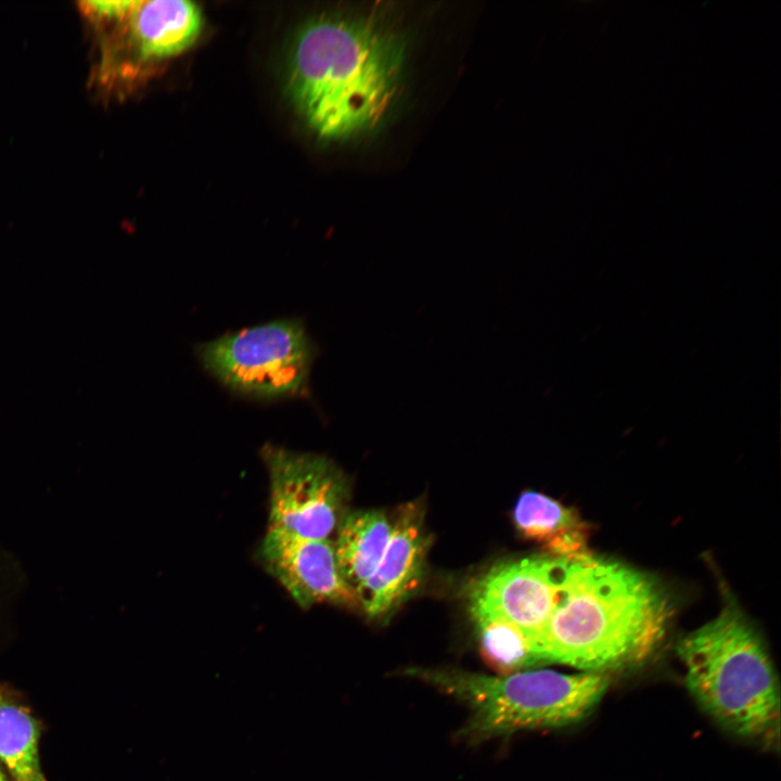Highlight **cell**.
Instances as JSON below:
<instances>
[{"mask_svg": "<svg viewBox=\"0 0 781 781\" xmlns=\"http://www.w3.org/2000/svg\"><path fill=\"white\" fill-rule=\"evenodd\" d=\"M404 55L398 35L371 18L320 15L306 22L294 38L287 93L322 139L370 131L398 97Z\"/></svg>", "mask_w": 781, "mask_h": 781, "instance_id": "cell-1", "label": "cell"}, {"mask_svg": "<svg viewBox=\"0 0 781 781\" xmlns=\"http://www.w3.org/2000/svg\"><path fill=\"white\" fill-rule=\"evenodd\" d=\"M202 27L199 8L184 0L137 1L130 15L108 30L126 36L141 61L176 55L193 44Z\"/></svg>", "mask_w": 781, "mask_h": 781, "instance_id": "cell-10", "label": "cell"}, {"mask_svg": "<svg viewBox=\"0 0 781 781\" xmlns=\"http://www.w3.org/2000/svg\"><path fill=\"white\" fill-rule=\"evenodd\" d=\"M670 607L649 575L591 553L567 559L539 635V663L607 674L640 663L662 640Z\"/></svg>", "mask_w": 781, "mask_h": 781, "instance_id": "cell-2", "label": "cell"}, {"mask_svg": "<svg viewBox=\"0 0 781 781\" xmlns=\"http://www.w3.org/2000/svg\"><path fill=\"white\" fill-rule=\"evenodd\" d=\"M430 546L423 507L417 502L402 504L377 566L356 593L368 616L383 617L417 589Z\"/></svg>", "mask_w": 781, "mask_h": 781, "instance_id": "cell-9", "label": "cell"}, {"mask_svg": "<svg viewBox=\"0 0 781 781\" xmlns=\"http://www.w3.org/2000/svg\"><path fill=\"white\" fill-rule=\"evenodd\" d=\"M566 560L545 554L494 565L470 592L475 623L507 622L524 633L534 651L553 610Z\"/></svg>", "mask_w": 781, "mask_h": 781, "instance_id": "cell-7", "label": "cell"}, {"mask_svg": "<svg viewBox=\"0 0 781 781\" xmlns=\"http://www.w3.org/2000/svg\"><path fill=\"white\" fill-rule=\"evenodd\" d=\"M390 533L392 522L382 511H354L343 517L335 554L341 575L355 593L377 566Z\"/></svg>", "mask_w": 781, "mask_h": 781, "instance_id": "cell-12", "label": "cell"}, {"mask_svg": "<svg viewBox=\"0 0 781 781\" xmlns=\"http://www.w3.org/2000/svg\"><path fill=\"white\" fill-rule=\"evenodd\" d=\"M269 527L313 540L330 539L346 515L348 485L328 458L267 444Z\"/></svg>", "mask_w": 781, "mask_h": 781, "instance_id": "cell-6", "label": "cell"}, {"mask_svg": "<svg viewBox=\"0 0 781 781\" xmlns=\"http://www.w3.org/2000/svg\"><path fill=\"white\" fill-rule=\"evenodd\" d=\"M259 555L267 572L302 609L320 603L359 606L341 575L333 540L306 539L269 527Z\"/></svg>", "mask_w": 781, "mask_h": 781, "instance_id": "cell-8", "label": "cell"}, {"mask_svg": "<svg viewBox=\"0 0 781 781\" xmlns=\"http://www.w3.org/2000/svg\"><path fill=\"white\" fill-rule=\"evenodd\" d=\"M404 675L469 708V720L459 737L470 743L577 724L593 712L610 683L607 674L550 669L488 676L457 669L408 668Z\"/></svg>", "mask_w": 781, "mask_h": 781, "instance_id": "cell-4", "label": "cell"}, {"mask_svg": "<svg viewBox=\"0 0 781 781\" xmlns=\"http://www.w3.org/2000/svg\"><path fill=\"white\" fill-rule=\"evenodd\" d=\"M39 728L23 707L0 694V760L14 781H44Z\"/></svg>", "mask_w": 781, "mask_h": 781, "instance_id": "cell-13", "label": "cell"}, {"mask_svg": "<svg viewBox=\"0 0 781 781\" xmlns=\"http://www.w3.org/2000/svg\"><path fill=\"white\" fill-rule=\"evenodd\" d=\"M677 652L689 692L719 726L747 740L778 737L777 674L760 638L735 609L727 606L684 636Z\"/></svg>", "mask_w": 781, "mask_h": 781, "instance_id": "cell-3", "label": "cell"}, {"mask_svg": "<svg viewBox=\"0 0 781 781\" xmlns=\"http://www.w3.org/2000/svg\"><path fill=\"white\" fill-rule=\"evenodd\" d=\"M514 523L522 536L542 547L546 555L579 559L590 554L589 525L572 508L536 491H525L514 509Z\"/></svg>", "mask_w": 781, "mask_h": 781, "instance_id": "cell-11", "label": "cell"}, {"mask_svg": "<svg viewBox=\"0 0 781 781\" xmlns=\"http://www.w3.org/2000/svg\"><path fill=\"white\" fill-rule=\"evenodd\" d=\"M202 367L231 392L259 400L303 396L316 347L302 321L283 319L228 333L195 348Z\"/></svg>", "mask_w": 781, "mask_h": 781, "instance_id": "cell-5", "label": "cell"}, {"mask_svg": "<svg viewBox=\"0 0 781 781\" xmlns=\"http://www.w3.org/2000/svg\"><path fill=\"white\" fill-rule=\"evenodd\" d=\"M475 624L481 654L499 675L514 674L539 664L529 641L515 626L499 619Z\"/></svg>", "mask_w": 781, "mask_h": 781, "instance_id": "cell-14", "label": "cell"}, {"mask_svg": "<svg viewBox=\"0 0 781 781\" xmlns=\"http://www.w3.org/2000/svg\"><path fill=\"white\" fill-rule=\"evenodd\" d=\"M0 781H8L5 774L3 773L1 767H0Z\"/></svg>", "mask_w": 781, "mask_h": 781, "instance_id": "cell-16", "label": "cell"}, {"mask_svg": "<svg viewBox=\"0 0 781 781\" xmlns=\"http://www.w3.org/2000/svg\"><path fill=\"white\" fill-rule=\"evenodd\" d=\"M137 1H80L78 11L94 30L128 17Z\"/></svg>", "mask_w": 781, "mask_h": 781, "instance_id": "cell-15", "label": "cell"}]
</instances>
